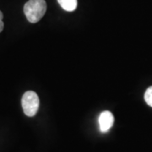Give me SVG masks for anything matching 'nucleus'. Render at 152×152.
<instances>
[{"label":"nucleus","mask_w":152,"mask_h":152,"mask_svg":"<svg viewBox=\"0 0 152 152\" xmlns=\"http://www.w3.org/2000/svg\"><path fill=\"white\" fill-rule=\"evenodd\" d=\"M60 6L63 8V10L68 12L75 11L78 5L77 0H58Z\"/></svg>","instance_id":"4"},{"label":"nucleus","mask_w":152,"mask_h":152,"mask_svg":"<svg viewBox=\"0 0 152 152\" xmlns=\"http://www.w3.org/2000/svg\"><path fill=\"white\" fill-rule=\"evenodd\" d=\"M114 123V117L109 111H104L99 116V125L102 132H107L113 127Z\"/></svg>","instance_id":"3"},{"label":"nucleus","mask_w":152,"mask_h":152,"mask_svg":"<svg viewBox=\"0 0 152 152\" xmlns=\"http://www.w3.org/2000/svg\"><path fill=\"white\" fill-rule=\"evenodd\" d=\"M21 104L24 113L28 117H34L37 113L40 105L37 94L31 91H26L22 96Z\"/></svg>","instance_id":"2"},{"label":"nucleus","mask_w":152,"mask_h":152,"mask_svg":"<svg viewBox=\"0 0 152 152\" xmlns=\"http://www.w3.org/2000/svg\"><path fill=\"white\" fill-rule=\"evenodd\" d=\"M145 100L150 107H152V86L149 87L145 93Z\"/></svg>","instance_id":"5"},{"label":"nucleus","mask_w":152,"mask_h":152,"mask_svg":"<svg viewBox=\"0 0 152 152\" xmlns=\"http://www.w3.org/2000/svg\"><path fill=\"white\" fill-rule=\"evenodd\" d=\"M47 11V3L45 0H29L24 6V13L28 21L37 23L42 20Z\"/></svg>","instance_id":"1"},{"label":"nucleus","mask_w":152,"mask_h":152,"mask_svg":"<svg viewBox=\"0 0 152 152\" xmlns=\"http://www.w3.org/2000/svg\"><path fill=\"white\" fill-rule=\"evenodd\" d=\"M3 19H4V15L3 13L0 11V32H2L3 29H4V24L3 22Z\"/></svg>","instance_id":"6"}]
</instances>
